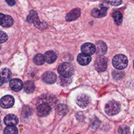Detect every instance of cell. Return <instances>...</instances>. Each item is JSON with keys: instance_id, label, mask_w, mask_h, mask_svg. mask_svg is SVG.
Segmentation results:
<instances>
[{"instance_id": "cell-1", "label": "cell", "mask_w": 134, "mask_h": 134, "mask_svg": "<svg viewBox=\"0 0 134 134\" xmlns=\"http://www.w3.org/2000/svg\"><path fill=\"white\" fill-rule=\"evenodd\" d=\"M54 98H42L37 106V114L40 117H44L48 115L52 109V106L54 105Z\"/></svg>"}, {"instance_id": "cell-2", "label": "cell", "mask_w": 134, "mask_h": 134, "mask_svg": "<svg viewBox=\"0 0 134 134\" xmlns=\"http://www.w3.org/2000/svg\"><path fill=\"white\" fill-rule=\"evenodd\" d=\"M121 106L119 102L115 100H110L108 102L105 106V111L109 116L117 115L120 110Z\"/></svg>"}, {"instance_id": "cell-3", "label": "cell", "mask_w": 134, "mask_h": 134, "mask_svg": "<svg viewBox=\"0 0 134 134\" xmlns=\"http://www.w3.org/2000/svg\"><path fill=\"white\" fill-rule=\"evenodd\" d=\"M58 72L63 77L68 78L73 75L74 69L72 64L69 62H64L59 65Z\"/></svg>"}, {"instance_id": "cell-4", "label": "cell", "mask_w": 134, "mask_h": 134, "mask_svg": "<svg viewBox=\"0 0 134 134\" xmlns=\"http://www.w3.org/2000/svg\"><path fill=\"white\" fill-rule=\"evenodd\" d=\"M128 60L126 56L124 54H117L115 55L112 60V64L114 68L118 70H122L126 68L128 65Z\"/></svg>"}, {"instance_id": "cell-5", "label": "cell", "mask_w": 134, "mask_h": 134, "mask_svg": "<svg viewBox=\"0 0 134 134\" xmlns=\"http://www.w3.org/2000/svg\"><path fill=\"white\" fill-rule=\"evenodd\" d=\"M27 21L29 23H32L39 29H43L47 27V24L44 22H40L38 17L37 14L34 10H30L29 14L27 18Z\"/></svg>"}, {"instance_id": "cell-6", "label": "cell", "mask_w": 134, "mask_h": 134, "mask_svg": "<svg viewBox=\"0 0 134 134\" xmlns=\"http://www.w3.org/2000/svg\"><path fill=\"white\" fill-rule=\"evenodd\" d=\"M91 101L90 96L85 93L79 94L75 99V102L77 105L81 108L87 107Z\"/></svg>"}, {"instance_id": "cell-7", "label": "cell", "mask_w": 134, "mask_h": 134, "mask_svg": "<svg viewBox=\"0 0 134 134\" xmlns=\"http://www.w3.org/2000/svg\"><path fill=\"white\" fill-rule=\"evenodd\" d=\"M107 67V59L103 55L98 57L95 62V69L98 72L104 71Z\"/></svg>"}, {"instance_id": "cell-8", "label": "cell", "mask_w": 134, "mask_h": 134, "mask_svg": "<svg viewBox=\"0 0 134 134\" xmlns=\"http://www.w3.org/2000/svg\"><path fill=\"white\" fill-rule=\"evenodd\" d=\"M14 98L10 95H5L0 99V106L4 108H8L13 106Z\"/></svg>"}, {"instance_id": "cell-9", "label": "cell", "mask_w": 134, "mask_h": 134, "mask_svg": "<svg viewBox=\"0 0 134 134\" xmlns=\"http://www.w3.org/2000/svg\"><path fill=\"white\" fill-rule=\"evenodd\" d=\"M81 51L83 53L91 55L93 54L96 51L95 46L90 42H87L83 44L81 47Z\"/></svg>"}, {"instance_id": "cell-10", "label": "cell", "mask_w": 134, "mask_h": 134, "mask_svg": "<svg viewBox=\"0 0 134 134\" xmlns=\"http://www.w3.org/2000/svg\"><path fill=\"white\" fill-rule=\"evenodd\" d=\"M42 80L47 84H53L55 83L57 80V75L53 72L48 71L43 74L42 75Z\"/></svg>"}, {"instance_id": "cell-11", "label": "cell", "mask_w": 134, "mask_h": 134, "mask_svg": "<svg viewBox=\"0 0 134 134\" xmlns=\"http://www.w3.org/2000/svg\"><path fill=\"white\" fill-rule=\"evenodd\" d=\"M4 122L7 126H15L18 123V119L16 115L10 114L4 117Z\"/></svg>"}, {"instance_id": "cell-12", "label": "cell", "mask_w": 134, "mask_h": 134, "mask_svg": "<svg viewBox=\"0 0 134 134\" xmlns=\"http://www.w3.org/2000/svg\"><path fill=\"white\" fill-rule=\"evenodd\" d=\"M9 86L13 91L18 92L23 88V83L20 79H13L9 82Z\"/></svg>"}, {"instance_id": "cell-13", "label": "cell", "mask_w": 134, "mask_h": 134, "mask_svg": "<svg viewBox=\"0 0 134 134\" xmlns=\"http://www.w3.org/2000/svg\"><path fill=\"white\" fill-rule=\"evenodd\" d=\"M81 15L80 8H75L71 10L65 16V19L68 21H74L77 19Z\"/></svg>"}, {"instance_id": "cell-14", "label": "cell", "mask_w": 134, "mask_h": 134, "mask_svg": "<svg viewBox=\"0 0 134 134\" xmlns=\"http://www.w3.org/2000/svg\"><path fill=\"white\" fill-rule=\"evenodd\" d=\"M95 48V52H96L97 54H98L99 55H103V54H105L107 50L106 43L103 41H98L96 42Z\"/></svg>"}, {"instance_id": "cell-15", "label": "cell", "mask_w": 134, "mask_h": 134, "mask_svg": "<svg viewBox=\"0 0 134 134\" xmlns=\"http://www.w3.org/2000/svg\"><path fill=\"white\" fill-rule=\"evenodd\" d=\"M92 58L90 55L84 54L83 53H79L77 57V61L78 63L82 65H86L88 64L91 61Z\"/></svg>"}, {"instance_id": "cell-16", "label": "cell", "mask_w": 134, "mask_h": 134, "mask_svg": "<svg viewBox=\"0 0 134 134\" xmlns=\"http://www.w3.org/2000/svg\"><path fill=\"white\" fill-rule=\"evenodd\" d=\"M107 8L105 7H103L100 8V9L97 8H93L91 11V15L94 17L95 18H100L104 17L107 14Z\"/></svg>"}, {"instance_id": "cell-17", "label": "cell", "mask_w": 134, "mask_h": 134, "mask_svg": "<svg viewBox=\"0 0 134 134\" xmlns=\"http://www.w3.org/2000/svg\"><path fill=\"white\" fill-rule=\"evenodd\" d=\"M44 61L48 63H52L57 59V56L54 52L53 51H48L44 54Z\"/></svg>"}, {"instance_id": "cell-18", "label": "cell", "mask_w": 134, "mask_h": 134, "mask_svg": "<svg viewBox=\"0 0 134 134\" xmlns=\"http://www.w3.org/2000/svg\"><path fill=\"white\" fill-rule=\"evenodd\" d=\"M0 77L3 80L4 82L7 83L10 81L12 77V73L7 68L3 69L0 71Z\"/></svg>"}, {"instance_id": "cell-19", "label": "cell", "mask_w": 134, "mask_h": 134, "mask_svg": "<svg viewBox=\"0 0 134 134\" xmlns=\"http://www.w3.org/2000/svg\"><path fill=\"white\" fill-rule=\"evenodd\" d=\"M24 88L25 92L27 93H32L34 92L35 89V84L31 81H27L24 83Z\"/></svg>"}, {"instance_id": "cell-20", "label": "cell", "mask_w": 134, "mask_h": 134, "mask_svg": "<svg viewBox=\"0 0 134 134\" xmlns=\"http://www.w3.org/2000/svg\"><path fill=\"white\" fill-rule=\"evenodd\" d=\"M112 17L117 25H120L122 21V15L119 11L115 12L112 14Z\"/></svg>"}, {"instance_id": "cell-21", "label": "cell", "mask_w": 134, "mask_h": 134, "mask_svg": "<svg viewBox=\"0 0 134 134\" xmlns=\"http://www.w3.org/2000/svg\"><path fill=\"white\" fill-rule=\"evenodd\" d=\"M34 63L38 65H41L44 64L45 61L44 59V56L41 54V53H38L36 54L34 58Z\"/></svg>"}, {"instance_id": "cell-22", "label": "cell", "mask_w": 134, "mask_h": 134, "mask_svg": "<svg viewBox=\"0 0 134 134\" xmlns=\"http://www.w3.org/2000/svg\"><path fill=\"white\" fill-rule=\"evenodd\" d=\"M13 23H14V21H13V19L12 18V17H10V16H8V15H5L4 21H3L2 26L4 27H10L11 26L13 25Z\"/></svg>"}, {"instance_id": "cell-23", "label": "cell", "mask_w": 134, "mask_h": 134, "mask_svg": "<svg viewBox=\"0 0 134 134\" xmlns=\"http://www.w3.org/2000/svg\"><path fill=\"white\" fill-rule=\"evenodd\" d=\"M4 134H18V129L15 126H7L4 129Z\"/></svg>"}, {"instance_id": "cell-24", "label": "cell", "mask_w": 134, "mask_h": 134, "mask_svg": "<svg viewBox=\"0 0 134 134\" xmlns=\"http://www.w3.org/2000/svg\"><path fill=\"white\" fill-rule=\"evenodd\" d=\"M118 132L119 134H129L130 130L127 126L125 125H122L119 127L118 129Z\"/></svg>"}, {"instance_id": "cell-25", "label": "cell", "mask_w": 134, "mask_h": 134, "mask_svg": "<svg viewBox=\"0 0 134 134\" xmlns=\"http://www.w3.org/2000/svg\"><path fill=\"white\" fill-rule=\"evenodd\" d=\"M104 1L108 4L114 6H119L122 3L121 0H104Z\"/></svg>"}, {"instance_id": "cell-26", "label": "cell", "mask_w": 134, "mask_h": 134, "mask_svg": "<svg viewBox=\"0 0 134 134\" xmlns=\"http://www.w3.org/2000/svg\"><path fill=\"white\" fill-rule=\"evenodd\" d=\"M8 39L7 35L3 31L0 30V43H3L6 42Z\"/></svg>"}, {"instance_id": "cell-27", "label": "cell", "mask_w": 134, "mask_h": 134, "mask_svg": "<svg viewBox=\"0 0 134 134\" xmlns=\"http://www.w3.org/2000/svg\"><path fill=\"white\" fill-rule=\"evenodd\" d=\"M5 1L8 4V5L11 6L15 5V4H16L15 0H5Z\"/></svg>"}, {"instance_id": "cell-28", "label": "cell", "mask_w": 134, "mask_h": 134, "mask_svg": "<svg viewBox=\"0 0 134 134\" xmlns=\"http://www.w3.org/2000/svg\"><path fill=\"white\" fill-rule=\"evenodd\" d=\"M5 17V15L4 14L0 13V25H2V24L4 21Z\"/></svg>"}, {"instance_id": "cell-29", "label": "cell", "mask_w": 134, "mask_h": 134, "mask_svg": "<svg viewBox=\"0 0 134 134\" xmlns=\"http://www.w3.org/2000/svg\"><path fill=\"white\" fill-rule=\"evenodd\" d=\"M4 83V81L2 79V78L0 77V86H2Z\"/></svg>"}, {"instance_id": "cell-30", "label": "cell", "mask_w": 134, "mask_h": 134, "mask_svg": "<svg viewBox=\"0 0 134 134\" xmlns=\"http://www.w3.org/2000/svg\"><path fill=\"white\" fill-rule=\"evenodd\" d=\"M1 128H2V125H1V121H0V130H1Z\"/></svg>"}, {"instance_id": "cell-31", "label": "cell", "mask_w": 134, "mask_h": 134, "mask_svg": "<svg viewBox=\"0 0 134 134\" xmlns=\"http://www.w3.org/2000/svg\"><path fill=\"white\" fill-rule=\"evenodd\" d=\"M133 68H134V62H133Z\"/></svg>"}, {"instance_id": "cell-32", "label": "cell", "mask_w": 134, "mask_h": 134, "mask_svg": "<svg viewBox=\"0 0 134 134\" xmlns=\"http://www.w3.org/2000/svg\"><path fill=\"white\" fill-rule=\"evenodd\" d=\"M133 134H134V130H133Z\"/></svg>"}]
</instances>
